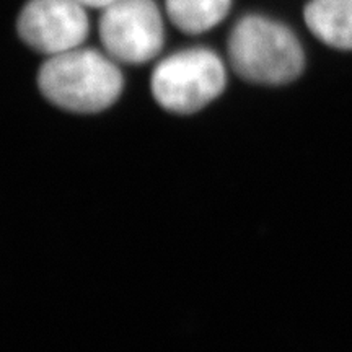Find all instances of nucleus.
<instances>
[{
  "mask_svg": "<svg viewBox=\"0 0 352 352\" xmlns=\"http://www.w3.org/2000/svg\"><path fill=\"white\" fill-rule=\"evenodd\" d=\"M44 98L70 113L104 111L124 88L121 69L111 56L76 47L51 56L38 74Z\"/></svg>",
  "mask_w": 352,
  "mask_h": 352,
  "instance_id": "f257e3e1",
  "label": "nucleus"
},
{
  "mask_svg": "<svg viewBox=\"0 0 352 352\" xmlns=\"http://www.w3.org/2000/svg\"><path fill=\"white\" fill-rule=\"evenodd\" d=\"M228 59L243 80L259 85H284L300 76L305 57L287 26L266 16L250 15L233 26Z\"/></svg>",
  "mask_w": 352,
  "mask_h": 352,
  "instance_id": "f03ea898",
  "label": "nucleus"
},
{
  "mask_svg": "<svg viewBox=\"0 0 352 352\" xmlns=\"http://www.w3.org/2000/svg\"><path fill=\"white\" fill-rule=\"evenodd\" d=\"M227 70L222 59L206 47L178 51L155 65L151 78L153 98L175 114H192L222 95Z\"/></svg>",
  "mask_w": 352,
  "mask_h": 352,
  "instance_id": "7ed1b4c3",
  "label": "nucleus"
},
{
  "mask_svg": "<svg viewBox=\"0 0 352 352\" xmlns=\"http://www.w3.org/2000/svg\"><path fill=\"white\" fill-rule=\"evenodd\" d=\"M100 39L116 63L144 64L164 46V20L153 0H113L100 16Z\"/></svg>",
  "mask_w": 352,
  "mask_h": 352,
  "instance_id": "20e7f679",
  "label": "nucleus"
},
{
  "mask_svg": "<svg viewBox=\"0 0 352 352\" xmlns=\"http://www.w3.org/2000/svg\"><path fill=\"white\" fill-rule=\"evenodd\" d=\"M19 34L50 57L76 50L88 34L85 7L76 0H30L19 16Z\"/></svg>",
  "mask_w": 352,
  "mask_h": 352,
  "instance_id": "39448f33",
  "label": "nucleus"
},
{
  "mask_svg": "<svg viewBox=\"0 0 352 352\" xmlns=\"http://www.w3.org/2000/svg\"><path fill=\"white\" fill-rule=\"evenodd\" d=\"M305 21L320 41L336 50H352V0H311Z\"/></svg>",
  "mask_w": 352,
  "mask_h": 352,
  "instance_id": "423d86ee",
  "label": "nucleus"
},
{
  "mask_svg": "<svg viewBox=\"0 0 352 352\" xmlns=\"http://www.w3.org/2000/svg\"><path fill=\"white\" fill-rule=\"evenodd\" d=\"M232 0H165L166 13L178 30L199 34L227 16Z\"/></svg>",
  "mask_w": 352,
  "mask_h": 352,
  "instance_id": "0eeeda50",
  "label": "nucleus"
},
{
  "mask_svg": "<svg viewBox=\"0 0 352 352\" xmlns=\"http://www.w3.org/2000/svg\"><path fill=\"white\" fill-rule=\"evenodd\" d=\"M76 2L82 3L83 7H95V8H104L113 0H76Z\"/></svg>",
  "mask_w": 352,
  "mask_h": 352,
  "instance_id": "6e6552de",
  "label": "nucleus"
}]
</instances>
